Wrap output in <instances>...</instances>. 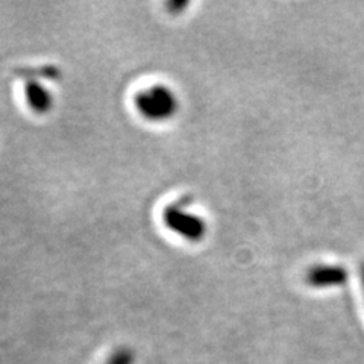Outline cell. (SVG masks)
<instances>
[{
    "label": "cell",
    "instance_id": "obj_1",
    "mask_svg": "<svg viewBox=\"0 0 364 364\" xmlns=\"http://www.w3.org/2000/svg\"><path fill=\"white\" fill-rule=\"evenodd\" d=\"M161 218L167 230L186 242L199 243L208 234L207 220L191 210V200L187 198L166 205Z\"/></svg>",
    "mask_w": 364,
    "mask_h": 364
},
{
    "label": "cell",
    "instance_id": "obj_2",
    "mask_svg": "<svg viewBox=\"0 0 364 364\" xmlns=\"http://www.w3.org/2000/svg\"><path fill=\"white\" fill-rule=\"evenodd\" d=\"M134 105L144 120L151 123H164L172 120L179 112L181 102L172 87L154 84L135 95Z\"/></svg>",
    "mask_w": 364,
    "mask_h": 364
},
{
    "label": "cell",
    "instance_id": "obj_3",
    "mask_svg": "<svg viewBox=\"0 0 364 364\" xmlns=\"http://www.w3.org/2000/svg\"><path fill=\"white\" fill-rule=\"evenodd\" d=\"M23 90H25L26 104L32 112L38 114V116H44V114H49L52 111L55 104L53 93L48 85H44L40 81V79L28 77Z\"/></svg>",
    "mask_w": 364,
    "mask_h": 364
},
{
    "label": "cell",
    "instance_id": "obj_4",
    "mask_svg": "<svg viewBox=\"0 0 364 364\" xmlns=\"http://www.w3.org/2000/svg\"><path fill=\"white\" fill-rule=\"evenodd\" d=\"M349 275L343 266H314L306 272V282L311 287H336L346 284Z\"/></svg>",
    "mask_w": 364,
    "mask_h": 364
},
{
    "label": "cell",
    "instance_id": "obj_5",
    "mask_svg": "<svg viewBox=\"0 0 364 364\" xmlns=\"http://www.w3.org/2000/svg\"><path fill=\"white\" fill-rule=\"evenodd\" d=\"M135 355L129 348H120L108 358L107 364H134Z\"/></svg>",
    "mask_w": 364,
    "mask_h": 364
},
{
    "label": "cell",
    "instance_id": "obj_6",
    "mask_svg": "<svg viewBox=\"0 0 364 364\" xmlns=\"http://www.w3.org/2000/svg\"><path fill=\"white\" fill-rule=\"evenodd\" d=\"M361 279H363V286H364V264L361 266Z\"/></svg>",
    "mask_w": 364,
    "mask_h": 364
}]
</instances>
